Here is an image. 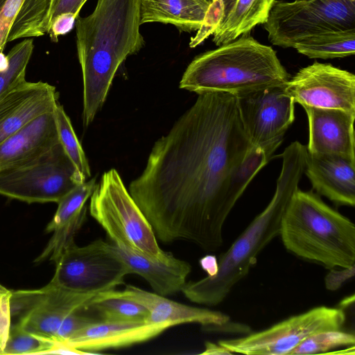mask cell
<instances>
[{
	"mask_svg": "<svg viewBox=\"0 0 355 355\" xmlns=\"http://www.w3.org/2000/svg\"><path fill=\"white\" fill-rule=\"evenodd\" d=\"M346 321L340 308L320 306L290 317L261 331L218 343L232 354L246 355L290 354L310 336L320 331L341 329Z\"/></svg>",
	"mask_w": 355,
	"mask_h": 355,
	"instance_id": "obj_10",
	"label": "cell"
},
{
	"mask_svg": "<svg viewBox=\"0 0 355 355\" xmlns=\"http://www.w3.org/2000/svg\"><path fill=\"white\" fill-rule=\"evenodd\" d=\"M296 51L309 58L333 59L354 55L355 30L315 34L296 43Z\"/></svg>",
	"mask_w": 355,
	"mask_h": 355,
	"instance_id": "obj_23",
	"label": "cell"
},
{
	"mask_svg": "<svg viewBox=\"0 0 355 355\" xmlns=\"http://www.w3.org/2000/svg\"><path fill=\"white\" fill-rule=\"evenodd\" d=\"M110 246L126 264L131 274L141 276L155 293L162 296L181 291L191 270L187 261L178 259L172 254L166 259L159 260L113 243Z\"/></svg>",
	"mask_w": 355,
	"mask_h": 355,
	"instance_id": "obj_20",
	"label": "cell"
},
{
	"mask_svg": "<svg viewBox=\"0 0 355 355\" xmlns=\"http://www.w3.org/2000/svg\"><path fill=\"white\" fill-rule=\"evenodd\" d=\"M319 196L339 206L355 205V159L307 152L304 172Z\"/></svg>",
	"mask_w": 355,
	"mask_h": 355,
	"instance_id": "obj_17",
	"label": "cell"
},
{
	"mask_svg": "<svg viewBox=\"0 0 355 355\" xmlns=\"http://www.w3.org/2000/svg\"><path fill=\"white\" fill-rule=\"evenodd\" d=\"M141 25L140 0H97L91 14L76 18L85 126L104 104L121 64L144 46Z\"/></svg>",
	"mask_w": 355,
	"mask_h": 355,
	"instance_id": "obj_2",
	"label": "cell"
},
{
	"mask_svg": "<svg viewBox=\"0 0 355 355\" xmlns=\"http://www.w3.org/2000/svg\"><path fill=\"white\" fill-rule=\"evenodd\" d=\"M200 354L206 355L232 354V353L230 351L221 346L218 343L216 344L209 341L205 342V350Z\"/></svg>",
	"mask_w": 355,
	"mask_h": 355,
	"instance_id": "obj_39",
	"label": "cell"
},
{
	"mask_svg": "<svg viewBox=\"0 0 355 355\" xmlns=\"http://www.w3.org/2000/svg\"><path fill=\"white\" fill-rule=\"evenodd\" d=\"M25 1L5 0L0 9V52H3L10 30Z\"/></svg>",
	"mask_w": 355,
	"mask_h": 355,
	"instance_id": "obj_33",
	"label": "cell"
},
{
	"mask_svg": "<svg viewBox=\"0 0 355 355\" xmlns=\"http://www.w3.org/2000/svg\"><path fill=\"white\" fill-rule=\"evenodd\" d=\"M289 79L276 51L248 33L197 55L179 87L198 95L220 92L238 97L285 85Z\"/></svg>",
	"mask_w": 355,
	"mask_h": 355,
	"instance_id": "obj_4",
	"label": "cell"
},
{
	"mask_svg": "<svg viewBox=\"0 0 355 355\" xmlns=\"http://www.w3.org/2000/svg\"><path fill=\"white\" fill-rule=\"evenodd\" d=\"M56 342L27 332L11 324L8 338L3 350L6 354H46Z\"/></svg>",
	"mask_w": 355,
	"mask_h": 355,
	"instance_id": "obj_30",
	"label": "cell"
},
{
	"mask_svg": "<svg viewBox=\"0 0 355 355\" xmlns=\"http://www.w3.org/2000/svg\"><path fill=\"white\" fill-rule=\"evenodd\" d=\"M355 336L341 329L326 330L310 336L300 343L290 355L326 353L340 347L354 346Z\"/></svg>",
	"mask_w": 355,
	"mask_h": 355,
	"instance_id": "obj_29",
	"label": "cell"
},
{
	"mask_svg": "<svg viewBox=\"0 0 355 355\" xmlns=\"http://www.w3.org/2000/svg\"><path fill=\"white\" fill-rule=\"evenodd\" d=\"M76 17L73 14H61L50 23L48 33L52 42H57L58 37L69 33L75 24Z\"/></svg>",
	"mask_w": 355,
	"mask_h": 355,
	"instance_id": "obj_36",
	"label": "cell"
},
{
	"mask_svg": "<svg viewBox=\"0 0 355 355\" xmlns=\"http://www.w3.org/2000/svg\"><path fill=\"white\" fill-rule=\"evenodd\" d=\"M33 49V40L26 38L6 55L8 64L0 69V96L26 80V69Z\"/></svg>",
	"mask_w": 355,
	"mask_h": 355,
	"instance_id": "obj_27",
	"label": "cell"
},
{
	"mask_svg": "<svg viewBox=\"0 0 355 355\" xmlns=\"http://www.w3.org/2000/svg\"><path fill=\"white\" fill-rule=\"evenodd\" d=\"M86 1L87 0H50L48 16L49 25L53 19L61 14L70 13L78 17Z\"/></svg>",
	"mask_w": 355,
	"mask_h": 355,
	"instance_id": "obj_35",
	"label": "cell"
},
{
	"mask_svg": "<svg viewBox=\"0 0 355 355\" xmlns=\"http://www.w3.org/2000/svg\"><path fill=\"white\" fill-rule=\"evenodd\" d=\"M89 306L74 310L63 320L55 334V342L64 343L79 330L101 321L89 313Z\"/></svg>",
	"mask_w": 355,
	"mask_h": 355,
	"instance_id": "obj_31",
	"label": "cell"
},
{
	"mask_svg": "<svg viewBox=\"0 0 355 355\" xmlns=\"http://www.w3.org/2000/svg\"><path fill=\"white\" fill-rule=\"evenodd\" d=\"M263 25L272 44L293 48L313 35L355 30V0H275Z\"/></svg>",
	"mask_w": 355,
	"mask_h": 355,
	"instance_id": "obj_7",
	"label": "cell"
},
{
	"mask_svg": "<svg viewBox=\"0 0 355 355\" xmlns=\"http://www.w3.org/2000/svg\"><path fill=\"white\" fill-rule=\"evenodd\" d=\"M12 291L0 284V345L3 350L8 338L10 326V297Z\"/></svg>",
	"mask_w": 355,
	"mask_h": 355,
	"instance_id": "obj_34",
	"label": "cell"
},
{
	"mask_svg": "<svg viewBox=\"0 0 355 355\" xmlns=\"http://www.w3.org/2000/svg\"><path fill=\"white\" fill-rule=\"evenodd\" d=\"M286 93L303 107L340 109L355 114V75L329 63L314 62L285 84Z\"/></svg>",
	"mask_w": 355,
	"mask_h": 355,
	"instance_id": "obj_12",
	"label": "cell"
},
{
	"mask_svg": "<svg viewBox=\"0 0 355 355\" xmlns=\"http://www.w3.org/2000/svg\"><path fill=\"white\" fill-rule=\"evenodd\" d=\"M275 150V148L251 147L231 182V193L236 202L253 178L271 159Z\"/></svg>",
	"mask_w": 355,
	"mask_h": 355,
	"instance_id": "obj_28",
	"label": "cell"
},
{
	"mask_svg": "<svg viewBox=\"0 0 355 355\" xmlns=\"http://www.w3.org/2000/svg\"><path fill=\"white\" fill-rule=\"evenodd\" d=\"M236 98L240 119L253 147L277 148L295 120V103L285 85Z\"/></svg>",
	"mask_w": 355,
	"mask_h": 355,
	"instance_id": "obj_11",
	"label": "cell"
},
{
	"mask_svg": "<svg viewBox=\"0 0 355 355\" xmlns=\"http://www.w3.org/2000/svg\"><path fill=\"white\" fill-rule=\"evenodd\" d=\"M4 1H5V0H0V9H1V6H3Z\"/></svg>",
	"mask_w": 355,
	"mask_h": 355,
	"instance_id": "obj_40",
	"label": "cell"
},
{
	"mask_svg": "<svg viewBox=\"0 0 355 355\" xmlns=\"http://www.w3.org/2000/svg\"><path fill=\"white\" fill-rule=\"evenodd\" d=\"M103 293L143 305L149 312L148 322L150 323L166 324L171 327L183 323H198L209 331L230 321L229 315L220 311L185 305L132 285H126L123 291L112 290Z\"/></svg>",
	"mask_w": 355,
	"mask_h": 355,
	"instance_id": "obj_15",
	"label": "cell"
},
{
	"mask_svg": "<svg viewBox=\"0 0 355 355\" xmlns=\"http://www.w3.org/2000/svg\"><path fill=\"white\" fill-rule=\"evenodd\" d=\"M294 255L329 269L355 264V225L317 193L299 188L282 218L279 234Z\"/></svg>",
	"mask_w": 355,
	"mask_h": 355,
	"instance_id": "obj_5",
	"label": "cell"
},
{
	"mask_svg": "<svg viewBox=\"0 0 355 355\" xmlns=\"http://www.w3.org/2000/svg\"><path fill=\"white\" fill-rule=\"evenodd\" d=\"M96 186V178L77 185L58 202L57 210L46 227V232H53L58 227L80 218H86L85 203Z\"/></svg>",
	"mask_w": 355,
	"mask_h": 355,
	"instance_id": "obj_25",
	"label": "cell"
},
{
	"mask_svg": "<svg viewBox=\"0 0 355 355\" xmlns=\"http://www.w3.org/2000/svg\"><path fill=\"white\" fill-rule=\"evenodd\" d=\"M251 147L236 96L198 95L155 141L144 170L129 185L155 236L209 252L220 248L224 223L236 202L231 182Z\"/></svg>",
	"mask_w": 355,
	"mask_h": 355,
	"instance_id": "obj_1",
	"label": "cell"
},
{
	"mask_svg": "<svg viewBox=\"0 0 355 355\" xmlns=\"http://www.w3.org/2000/svg\"><path fill=\"white\" fill-rule=\"evenodd\" d=\"M304 109L309 122V153L338 155L355 159V114L333 108Z\"/></svg>",
	"mask_w": 355,
	"mask_h": 355,
	"instance_id": "obj_14",
	"label": "cell"
},
{
	"mask_svg": "<svg viewBox=\"0 0 355 355\" xmlns=\"http://www.w3.org/2000/svg\"><path fill=\"white\" fill-rule=\"evenodd\" d=\"M166 324L126 323L100 321L75 333L64 345L89 352L119 348L148 340L170 328Z\"/></svg>",
	"mask_w": 355,
	"mask_h": 355,
	"instance_id": "obj_18",
	"label": "cell"
},
{
	"mask_svg": "<svg viewBox=\"0 0 355 355\" xmlns=\"http://www.w3.org/2000/svg\"><path fill=\"white\" fill-rule=\"evenodd\" d=\"M43 288V296L37 306L13 324L54 342L55 334L63 320L74 310L89 306L98 295L68 289L53 279Z\"/></svg>",
	"mask_w": 355,
	"mask_h": 355,
	"instance_id": "obj_16",
	"label": "cell"
},
{
	"mask_svg": "<svg viewBox=\"0 0 355 355\" xmlns=\"http://www.w3.org/2000/svg\"><path fill=\"white\" fill-rule=\"evenodd\" d=\"M89 307L103 322H148L149 312L143 305L120 297L97 295Z\"/></svg>",
	"mask_w": 355,
	"mask_h": 355,
	"instance_id": "obj_24",
	"label": "cell"
},
{
	"mask_svg": "<svg viewBox=\"0 0 355 355\" xmlns=\"http://www.w3.org/2000/svg\"><path fill=\"white\" fill-rule=\"evenodd\" d=\"M44 288L35 290L12 291L10 297L11 324L18 322L40 302Z\"/></svg>",
	"mask_w": 355,
	"mask_h": 355,
	"instance_id": "obj_32",
	"label": "cell"
},
{
	"mask_svg": "<svg viewBox=\"0 0 355 355\" xmlns=\"http://www.w3.org/2000/svg\"><path fill=\"white\" fill-rule=\"evenodd\" d=\"M56 88L43 81L25 80L0 96V145L37 116L54 111Z\"/></svg>",
	"mask_w": 355,
	"mask_h": 355,
	"instance_id": "obj_13",
	"label": "cell"
},
{
	"mask_svg": "<svg viewBox=\"0 0 355 355\" xmlns=\"http://www.w3.org/2000/svg\"><path fill=\"white\" fill-rule=\"evenodd\" d=\"M275 1L223 0V14L212 34L214 44L219 46L229 43L263 24Z\"/></svg>",
	"mask_w": 355,
	"mask_h": 355,
	"instance_id": "obj_21",
	"label": "cell"
},
{
	"mask_svg": "<svg viewBox=\"0 0 355 355\" xmlns=\"http://www.w3.org/2000/svg\"><path fill=\"white\" fill-rule=\"evenodd\" d=\"M201 268L207 273V276H214L218 270V259L214 255L208 254L199 261Z\"/></svg>",
	"mask_w": 355,
	"mask_h": 355,
	"instance_id": "obj_38",
	"label": "cell"
},
{
	"mask_svg": "<svg viewBox=\"0 0 355 355\" xmlns=\"http://www.w3.org/2000/svg\"><path fill=\"white\" fill-rule=\"evenodd\" d=\"M90 215L102 226L113 243L164 260L155 232L114 168L105 172L90 196Z\"/></svg>",
	"mask_w": 355,
	"mask_h": 355,
	"instance_id": "obj_6",
	"label": "cell"
},
{
	"mask_svg": "<svg viewBox=\"0 0 355 355\" xmlns=\"http://www.w3.org/2000/svg\"><path fill=\"white\" fill-rule=\"evenodd\" d=\"M354 275V266L331 270L325 277V286L328 290L336 291Z\"/></svg>",
	"mask_w": 355,
	"mask_h": 355,
	"instance_id": "obj_37",
	"label": "cell"
},
{
	"mask_svg": "<svg viewBox=\"0 0 355 355\" xmlns=\"http://www.w3.org/2000/svg\"><path fill=\"white\" fill-rule=\"evenodd\" d=\"M84 182L60 143L37 159L0 169V195L26 203H58Z\"/></svg>",
	"mask_w": 355,
	"mask_h": 355,
	"instance_id": "obj_8",
	"label": "cell"
},
{
	"mask_svg": "<svg viewBox=\"0 0 355 355\" xmlns=\"http://www.w3.org/2000/svg\"><path fill=\"white\" fill-rule=\"evenodd\" d=\"M55 265L53 279L68 289L100 294L124 284L131 274L122 259L102 239L79 247L75 243L62 253Z\"/></svg>",
	"mask_w": 355,
	"mask_h": 355,
	"instance_id": "obj_9",
	"label": "cell"
},
{
	"mask_svg": "<svg viewBox=\"0 0 355 355\" xmlns=\"http://www.w3.org/2000/svg\"><path fill=\"white\" fill-rule=\"evenodd\" d=\"M60 143L72 162L83 182L91 176L90 168L82 146L73 128L71 120L59 103L54 110Z\"/></svg>",
	"mask_w": 355,
	"mask_h": 355,
	"instance_id": "obj_26",
	"label": "cell"
},
{
	"mask_svg": "<svg viewBox=\"0 0 355 355\" xmlns=\"http://www.w3.org/2000/svg\"><path fill=\"white\" fill-rule=\"evenodd\" d=\"M0 355H3V349L1 347V345H0Z\"/></svg>",
	"mask_w": 355,
	"mask_h": 355,
	"instance_id": "obj_41",
	"label": "cell"
},
{
	"mask_svg": "<svg viewBox=\"0 0 355 355\" xmlns=\"http://www.w3.org/2000/svg\"><path fill=\"white\" fill-rule=\"evenodd\" d=\"M211 1L209 0H140L141 24H171L192 32L201 27Z\"/></svg>",
	"mask_w": 355,
	"mask_h": 355,
	"instance_id": "obj_22",
	"label": "cell"
},
{
	"mask_svg": "<svg viewBox=\"0 0 355 355\" xmlns=\"http://www.w3.org/2000/svg\"><path fill=\"white\" fill-rule=\"evenodd\" d=\"M306 147L293 141L283 152L282 167L276 189L269 204L218 259V270L186 283L182 289L191 302L207 306L221 303L235 285L246 277L256 263L258 254L277 236L284 213L304 172Z\"/></svg>",
	"mask_w": 355,
	"mask_h": 355,
	"instance_id": "obj_3",
	"label": "cell"
},
{
	"mask_svg": "<svg viewBox=\"0 0 355 355\" xmlns=\"http://www.w3.org/2000/svg\"><path fill=\"white\" fill-rule=\"evenodd\" d=\"M59 143L54 111L43 113L0 145V169L33 161Z\"/></svg>",
	"mask_w": 355,
	"mask_h": 355,
	"instance_id": "obj_19",
	"label": "cell"
}]
</instances>
